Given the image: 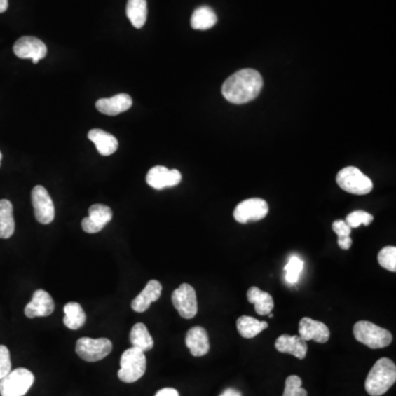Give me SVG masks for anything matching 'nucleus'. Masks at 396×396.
Returning <instances> with one entry per match:
<instances>
[{"label":"nucleus","instance_id":"obj_1","mask_svg":"<svg viewBox=\"0 0 396 396\" xmlns=\"http://www.w3.org/2000/svg\"><path fill=\"white\" fill-rule=\"evenodd\" d=\"M264 87V78L256 69L238 71L226 79L221 87L224 97L235 105H243L256 100Z\"/></svg>","mask_w":396,"mask_h":396},{"label":"nucleus","instance_id":"obj_2","mask_svg":"<svg viewBox=\"0 0 396 396\" xmlns=\"http://www.w3.org/2000/svg\"><path fill=\"white\" fill-rule=\"evenodd\" d=\"M396 381V366L393 361L382 358L374 363L364 382L367 393L381 396L391 389Z\"/></svg>","mask_w":396,"mask_h":396},{"label":"nucleus","instance_id":"obj_3","mask_svg":"<svg viewBox=\"0 0 396 396\" xmlns=\"http://www.w3.org/2000/svg\"><path fill=\"white\" fill-rule=\"evenodd\" d=\"M146 370V355L138 348L132 347L127 349L121 355L118 378L125 383H133L144 376Z\"/></svg>","mask_w":396,"mask_h":396},{"label":"nucleus","instance_id":"obj_4","mask_svg":"<svg viewBox=\"0 0 396 396\" xmlns=\"http://www.w3.org/2000/svg\"><path fill=\"white\" fill-rule=\"evenodd\" d=\"M353 335L359 343L368 346L371 349L388 347L393 339L389 330L367 320H361L353 326Z\"/></svg>","mask_w":396,"mask_h":396},{"label":"nucleus","instance_id":"obj_5","mask_svg":"<svg viewBox=\"0 0 396 396\" xmlns=\"http://www.w3.org/2000/svg\"><path fill=\"white\" fill-rule=\"evenodd\" d=\"M336 181L340 189L353 195L369 194L374 189L372 181L355 166H347L339 171Z\"/></svg>","mask_w":396,"mask_h":396},{"label":"nucleus","instance_id":"obj_6","mask_svg":"<svg viewBox=\"0 0 396 396\" xmlns=\"http://www.w3.org/2000/svg\"><path fill=\"white\" fill-rule=\"evenodd\" d=\"M34 383V376L28 369L18 368L11 371L0 380V395L25 396Z\"/></svg>","mask_w":396,"mask_h":396},{"label":"nucleus","instance_id":"obj_7","mask_svg":"<svg viewBox=\"0 0 396 396\" xmlns=\"http://www.w3.org/2000/svg\"><path fill=\"white\" fill-rule=\"evenodd\" d=\"M75 350L79 358L87 362H97L111 353L113 343L107 338L93 339L90 337H83L77 340Z\"/></svg>","mask_w":396,"mask_h":396},{"label":"nucleus","instance_id":"obj_8","mask_svg":"<svg viewBox=\"0 0 396 396\" xmlns=\"http://www.w3.org/2000/svg\"><path fill=\"white\" fill-rule=\"evenodd\" d=\"M172 303L175 310L185 320H192L198 312L196 292L189 284L183 283L173 292Z\"/></svg>","mask_w":396,"mask_h":396},{"label":"nucleus","instance_id":"obj_9","mask_svg":"<svg viewBox=\"0 0 396 396\" xmlns=\"http://www.w3.org/2000/svg\"><path fill=\"white\" fill-rule=\"evenodd\" d=\"M31 200L34 205V216L39 223L42 225L51 224L55 216V208L48 191L41 185H36L31 193Z\"/></svg>","mask_w":396,"mask_h":396},{"label":"nucleus","instance_id":"obj_10","mask_svg":"<svg viewBox=\"0 0 396 396\" xmlns=\"http://www.w3.org/2000/svg\"><path fill=\"white\" fill-rule=\"evenodd\" d=\"M268 212V203L261 198H250L238 205L233 210V217L238 223L248 224L264 219Z\"/></svg>","mask_w":396,"mask_h":396},{"label":"nucleus","instance_id":"obj_11","mask_svg":"<svg viewBox=\"0 0 396 396\" xmlns=\"http://www.w3.org/2000/svg\"><path fill=\"white\" fill-rule=\"evenodd\" d=\"M13 52L19 59H31L34 64L46 57L48 48L40 39L34 36H22L13 46Z\"/></svg>","mask_w":396,"mask_h":396},{"label":"nucleus","instance_id":"obj_12","mask_svg":"<svg viewBox=\"0 0 396 396\" xmlns=\"http://www.w3.org/2000/svg\"><path fill=\"white\" fill-rule=\"evenodd\" d=\"M113 218V210L106 205L95 204L88 210V217L82 220L83 231L87 233L102 231Z\"/></svg>","mask_w":396,"mask_h":396},{"label":"nucleus","instance_id":"obj_13","mask_svg":"<svg viewBox=\"0 0 396 396\" xmlns=\"http://www.w3.org/2000/svg\"><path fill=\"white\" fill-rule=\"evenodd\" d=\"M182 181V174L179 170L166 169L165 166H154L146 174V183L152 189H161L166 187H174Z\"/></svg>","mask_w":396,"mask_h":396},{"label":"nucleus","instance_id":"obj_14","mask_svg":"<svg viewBox=\"0 0 396 396\" xmlns=\"http://www.w3.org/2000/svg\"><path fill=\"white\" fill-rule=\"evenodd\" d=\"M299 337L305 341L314 340L318 343H327L330 337V332L327 326L322 322L304 317L299 325Z\"/></svg>","mask_w":396,"mask_h":396},{"label":"nucleus","instance_id":"obj_15","mask_svg":"<svg viewBox=\"0 0 396 396\" xmlns=\"http://www.w3.org/2000/svg\"><path fill=\"white\" fill-rule=\"evenodd\" d=\"M55 305L53 299L44 289H36L31 302L25 308V314L28 318L50 316L54 312Z\"/></svg>","mask_w":396,"mask_h":396},{"label":"nucleus","instance_id":"obj_16","mask_svg":"<svg viewBox=\"0 0 396 396\" xmlns=\"http://www.w3.org/2000/svg\"><path fill=\"white\" fill-rule=\"evenodd\" d=\"M132 98L128 94H118L111 98H100L96 102L100 113L108 116H117L130 109Z\"/></svg>","mask_w":396,"mask_h":396},{"label":"nucleus","instance_id":"obj_17","mask_svg":"<svg viewBox=\"0 0 396 396\" xmlns=\"http://www.w3.org/2000/svg\"><path fill=\"white\" fill-rule=\"evenodd\" d=\"M185 343L194 357H203L210 351V338L207 332L200 326H195L187 332Z\"/></svg>","mask_w":396,"mask_h":396},{"label":"nucleus","instance_id":"obj_18","mask_svg":"<svg viewBox=\"0 0 396 396\" xmlns=\"http://www.w3.org/2000/svg\"><path fill=\"white\" fill-rule=\"evenodd\" d=\"M162 293V285L156 280H151L146 284V287L142 289L140 294L133 299L131 303L132 310L137 313H144L150 308L152 303L156 302Z\"/></svg>","mask_w":396,"mask_h":396},{"label":"nucleus","instance_id":"obj_19","mask_svg":"<svg viewBox=\"0 0 396 396\" xmlns=\"http://www.w3.org/2000/svg\"><path fill=\"white\" fill-rule=\"evenodd\" d=\"M275 349L303 360L307 355V343L299 336L281 335L275 341Z\"/></svg>","mask_w":396,"mask_h":396},{"label":"nucleus","instance_id":"obj_20","mask_svg":"<svg viewBox=\"0 0 396 396\" xmlns=\"http://www.w3.org/2000/svg\"><path fill=\"white\" fill-rule=\"evenodd\" d=\"M88 139L96 146L98 153L102 156H109L115 153L118 149V140L113 135L102 129H92L88 132Z\"/></svg>","mask_w":396,"mask_h":396},{"label":"nucleus","instance_id":"obj_21","mask_svg":"<svg viewBox=\"0 0 396 396\" xmlns=\"http://www.w3.org/2000/svg\"><path fill=\"white\" fill-rule=\"evenodd\" d=\"M247 296H248L249 303L254 304L257 314L264 316V315H268L273 310V297L266 292L261 291L259 287H250L248 289Z\"/></svg>","mask_w":396,"mask_h":396},{"label":"nucleus","instance_id":"obj_22","mask_svg":"<svg viewBox=\"0 0 396 396\" xmlns=\"http://www.w3.org/2000/svg\"><path fill=\"white\" fill-rule=\"evenodd\" d=\"M13 207L8 200H0V238L9 239L15 233Z\"/></svg>","mask_w":396,"mask_h":396},{"label":"nucleus","instance_id":"obj_23","mask_svg":"<svg viewBox=\"0 0 396 396\" xmlns=\"http://www.w3.org/2000/svg\"><path fill=\"white\" fill-rule=\"evenodd\" d=\"M127 17L135 28H142L146 25V17H148L146 0H128Z\"/></svg>","mask_w":396,"mask_h":396},{"label":"nucleus","instance_id":"obj_24","mask_svg":"<svg viewBox=\"0 0 396 396\" xmlns=\"http://www.w3.org/2000/svg\"><path fill=\"white\" fill-rule=\"evenodd\" d=\"M217 23V15L212 8L207 6L197 8L193 13L191 25L195 30H208Z\"/></svg>","mask_w":396,"mask_h":396},{"label":"nucleus","instance_id":"obj_25","mask_svg":"<svg viewBox=\"0 0 396 396\" xmlns=\"http://www.w3.org/2000/svg\"><path fill=\"white\" fill-rule=\"evenodd\" d=\"M63 322L69 329L76 330L84 326L86 322V314L83 307L76 302L67 303L64 306Z\"/></svg>","mask_w":396,"mask_h":396},{"label":"nucleus","instance_id":"obj_26","mask_svg":"<svg viewBox=\"0 0 396 396\" xmlns=\"http://www.w3.org/2000/svg\"><path fill=\"white\" fill-rule=\"evenodd\" d=\"M130 343H132V347L138 348L144 353L151 350L154 346L153 338L150 335L146 325L142 322L135 325L131 329Z\"/></svg>","mask_w":396,"mask_h":396},{"label":"nucleus","instance_id":"obj_27","mask_svg":"<svg viewBox=\"0 0 396 396\" xmlns=\"http://www.w3.org/2000/svg\"><path fill=\"white\" fill-rule=\"evenodd\" d=\"M268 327V322H260V320L250 316H241L237 320V329L243 338L251 339L258 336L262 330Z\"/></svg>","mask_w":396,"mask_h":396},{"label":"nucleus","instance_id":"obj_28","mask_svg":"<svg viewBox=\"0 0 396 396\" xmlns=\"http://www.w3.org/2000/svg\"><path fill=\"white\" fill-rule=\"evenodd\" d=\"M332 231L337 235L338 245H339L340 249L349 250L351 245H353V240H351L350 238L351 228L347 225L345 220L339 219L334 221V224H332Z\"/></svg>","mask_w":396,"mask_h":396},{"label":"nucleus","instance_id":"obj_29","mask_svg":"<svg viewBox=\"0 0 396 396\" xmlns=\"http://www.w3.org/2000/svg\"><path fill=\"white\" fill-rule=\"evenodd\" d=\"M303 268H304V262L299 257H291L287 266L284 268L285 280H287V283L296 284L299 275L302 273Z\"/></svg>","mask_w":396,"mask_h":396},{"label":"nucleus","instance_id":"obj_30","mask_svg":"<svg viewBox=\"0 0 396 396\" xmlns=\"http://www.w3.org/2000/svg\"><path fill=\"white\" fill-rule=\"evenodd\" d=\"M378 264L388 271H396V248L395 247H385L378 254Z\"/></svg>","mask_w":396,"mask_h":396},{"label":"nucleus","instance_id":"obj_31","mask_svg":"<svg viewBox=\"0 0 396 396\" xmlns=\"http://www.w3.org/2000/svg\"><path fill=\"white\" fill-rule=\"evenodd\" d=\"M345 221L350 228H358L361 225H371V223L374 221V216L363 210H355L347 216Z\"/></svg>","mask_w":396,"mask_h":396},{"label":"nucleus","instance_id":"obj_32","mask_svg":"<svg viewBox=\"0 0 396 396\" xmlns=\"http://www.w3.org/2000/svg\"><path fill=\"white\" fill-rule=\"evenodd\" d=\"M283 396H308L306 390L302 388V378L291 376L285 381Z\"/></svg>","mask_w":396,"mask_h":396},{"label":"nucleus","instance_id":"obj_33","mask_svg":"<svg viewBox=\"0 0 396 396\" xmlns=\"http://www.w3.org/2000/svg\"><path fill=\"white\" fill-rule=\"evenodd\" d=\"M11 371V353L6 346L0 345V380Z\"/></svg>","mask_w":396,"mask_h":396},{"label":"nucleus","instance_id":"obj_34","mask_svg":"<svg viewBox=\"0 0 396 396\" xmlns=\"http://www.w3.org/2000/svg\"><path fill=\"white\" fill-rule=\"evenodd\" d=\"M154 396H179V392L172 388L160 390Z\"/></svg>","mask_w":396,"mask_h":396},{"label":"nucleus","instance_id":"obj_35","mask_svg":"<svg viewBox=\"0 0 396 396\" xmlns=\"http://www.w3.org/2000/svg\"><path fill=\"white\" fill-rule=\"evenodd\" d=\"M220 396H241V393L235 389H227Z\"/></svg>","mask_w":396,"mask_h":396},{"label":"nucleus","instance_id":"obj_36","mask_svg":"<svg viewBox=\"0 0 396 396\" xmlns=\"http://www.w3.org/2000/svg\"><path fill=\"white\" fill-rule=\"evenodd\" d=\"M8 9V0H0V13H5Z\"/></svg>","mask_w":396,"mask_h":396},{"label":"nucleus","instance_id":"obj_37","mask_svg":"<svg viewBox=\"0 0 396 396\" xmlns=\"http://www.w3.org/2000/svg\"><path fill=\"white\" fill-rule=\"evenodd\" d=\"M1 158H3V154L0 152V165H1Z\"/></svg>","mask_w":396,"mask_h":396}]
</instances>
